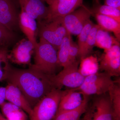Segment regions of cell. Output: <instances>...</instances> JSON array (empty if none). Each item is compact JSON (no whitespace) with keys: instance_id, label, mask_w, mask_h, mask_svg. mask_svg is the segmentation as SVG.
Segmentation results:
<instances>
[{"instance_id":"cell-6","label":"cell","mask_w":120,"mask_h":120,"mask_svg":"<svg viewBox=\"0 0 120 120\" xmlns=\"http://www.w3.org/2000/svg\"><path fill=\"white\" fill-rule=\"evenodd\" d=\"M115 82L108 73L98 72L85 77L82 85L73 89L80 91L87 96L101 95L108 92Z\"/></svg>"},{"instance_id":"cell-11","label":"cell","mask_w":120,"mask_h":120,"mask_svg":"<svg viewBox=\"0 0 120 120\" xmlns=\"http://www.w3.org/2000/svg\"><path fill=\"white\" fill-rule=\"evenodd\" d=\"M19 15L14 0H0V24L14 32L19 28Z\"/></svg>"},{"instance_id":"cell-33","label":"cell","mask_w":120,"mask_h":120,"mask_svg":"<svg viewBox=\"0 0 120 120\" xmlns=\"http://www.w3.org/2000/svg\"><path fill=\"white\" fill-rule=\"evenodd\" d=\"M44 0V1H45V2H46V1H47V0Z\"/></svg>"},{"instance_id":"cell-14","label":"cell","mask_w":120,"mask_h":120,"mask_svg":"<svg viewBox=\"0 0 120 120\" xmlns=\"http://www.w3.org/2000/svg\"><path fill=\"white\" fill-rule=\"evenodd\" d=\"M19 26L20 29L35 49L38 44L36 39L38 35V25L36 20L30 17L21 9L19 15Z\"/></svg>"},{"instance_id":"cell-4","label":"cell","mask_w":120,"mask_h":120,"mask_svg":"<svg viewBox=\"0 0 120 120\" xmlns=\"http://www.w3.org/2000/svg\"><path fill=\"white\" fill-rule=\"evenodd\" d=\"M38 35L53 46L57 51L62 39L68 33L62 18L38 22Z\"/></svg>"},{"instance_id":"cell-2","label":"cell","mask_w":120,"mask_h":120,"mask_svg":"<svg viewBox=\"0 0 120 120\" xmlns=\"http://www.w3.org/2000/svg\"><path fill=\"white\" fill-rule=\"evenodd\" d=\"M34 64L30 66L46 75H54L58 67L57 51L52 45L40 38L34 49Z\"/></svg>"},{"instance_id":"cell-12","label":"cell","mask_w":120,"mask_h":120,"mask_svg":"<svg viewBox=\"0 0 120 120\" xmlns=\"http://www.w3.org/2000/svg\"><path fill=\"white\" fill-rule=\"evenodd\" d=\"M34 48L28 40L22 39L16 43L11 52L8 53L9 61L18 65H30L31 56Z\"/></svg>"},{"instance_id":"cell-13","label":"cell","mask_w":120,"mask_h":120,"mask_svg":"<svg viewBox=\"0 0 120 120\" xmlns=\"http://www.w3.org/2000/svg\"><path fill=\"white\" fill-rule=\"evenodd\" d=\"M21 9L38 22L47 19L49 8L43 0H18Z\"/></svg>"},{"instance_id":"cell-32","label":"cell","mask_w":120,"mask_h":120,"mask_svg":"<svg viewBox=\"0 0 120 120\" xmlns=\"http://www.w3.org/2000/svg\"><path fill=\"white\" fill-rule=\"evenodd\" d=\"M0 120H8L0 112Z\"/></svg>"},{"instance_id":"cell-8","label":"cell","mask_w":120,"mask_h":120,"mask_svg":"<svg viewBox=\"0 0 120 120\" xmlns=\"http://www.w3.org/2000/svg\"><path fill=\"white\" fill-rule=\"evenodd\" d=\"M99 70L112 76L120 75V46L115 45L104 52L99 59Z\"/></svg>"},{"instance_id":"cell-9","label":"cell","mask_w":120,"mask_h":120,"mask_svg":"<svg viewBox=\"0 0 120 120\" xmlns=\"http://www.w3.org/2000/svg\"><path fill=\"white\" fill-rule=\"evenodd\" d=\"M83 0H47L49 14L47 20L62 18L82 6Z\"/></svg>"},{"instance_id":"cell-34","label":"cell","mask_w":120,"mask_h":120,"mask_svg":"<svg viewBox=\"0 0 120 120\" xmlns=\"http://www.w3.org/2000/svg\"></svg>"},{"instance_id":"cell-28","label":"cell","mask_w":120,"mask_h":120,"mask_svg":"<svg viewBox=\"0 0 120 120\" xmlns=\"http://www.w3.org/2000/svg\"><path fill=\"white\" fill-rule=\"evenodd\" d=\"M79 48L78 45L72 39L69 49V59L70 64L77 60V58L79 56Z\"/></svg>"},{"instance_id":"cell-25","label":"cell","mask_w":120,"mask_h":120,"mask_svg":"<svg viewBox=\"0 0 120 120\" xmlns=\"http://www.w3.org/2000/svg\"><path fill=\"white\" fill-rule=\"evenodd\" d=\"M99 27L98 25L94 24L91 28L87 39L83 51L79 57L80 60L89 56L92 52L93 48L95 46L96 35Z\"/></svg>"},{"instance_id":"cell-24","label":"cell","mask_w":120,"mask_h":120,"mask_svg":"<svg viewBox=\"0 0 120 120\" xmlns=\"http://www.w3.org/2000/svg\"><path fill=\"white\" fill-rule=\"evenodd\" d=\"M113 112L112 120H120V87L119 84L115 83L109 92Z\"/></svg>"},{"instance_id":"cell-10","label":"cell","mask_w":120,"mask_h":120,"mask_svg":"<svg viewBox=\"0 0 120 120\" xmlns=\"http://www.w3.org/2000/svg\"><path fill=\"white\" fill-rule=\"evenodd\" d=\"M98 96L94 99L90 107H88L90 120H112V109L109 95L106 93Z\"/></svg>"},{"instance_id":"cell-20","label":"cell","mask_w":120,"mask_h":120,"mask_svg":"<svg viewBox=\"0 0 120 120\" xmlns=\"http://www.w3.org/2000/svg\"><path fill=\"white\" fill-rule=\"evenodd\" d=\"M2 114L8 120H27V116L20 107L5 101L0 105Z\"/></svg>"},{"instance_id":"cell-27","label":"cell","mask_w":120,"mask_h":120,"mask_svg":"<svg viewBox=\"0 0 120 120\" xmlns=\"http://www.w3.org/2000/svg\"><path fill=\"white\" fill-rule=\"evenodd\" d=\"M95 24L90 20L86 25L79 34L78 45L79 48V51L78 57L81 56L85 46L86 41L89 33Z\"/></svg>"},{"instance_id":"cell-1","label":"cell","mask_w":120,"mask_h":120,"mask_svg":"<svg viewBox=\"0 0 120 120\" xmlns=\"http://www.w3.org/2000/svg\"><path fill=\"white\" fill-rule=\"evenodd\" d=\"M5 80L19 89L32 108L55 88L49 75L30 66L28 69H23L13 67L9 63L7 68Z\"/></svg>"},{"instance_id":"cell-15","label":"cell","mask_w":120,"mask_h":120,"mask_svg":"<svg viewBox=\"0 0 120 120\" xmlns=\"http://www.w3.org/2000/svg\"><path fill=\"white\" fill-rule=\"evenodd\" d=\"M86 95L81 91L73 89L66 90L61 99L57 112L76 109L83 102Z\"/></svg>"},{"instance_id":"cell-7","label":"cell","mask_w":120,"mask_h":120,"mask_svg":"<svg viewBox=\"0 0 120 120\" xmlns=\"http://www.w3.org/2000/svg\"><path fill=\"white\" fill-rule=\"evenodd\" d=\"M91 16L90 8L83 5L79 8L62 17L64 25L71 34L78 35Z\"/></svg>"},{"instance_id":"cell-21","label":"cell","mask_w":120,"mask_h":120,"mask_svg":"<svg viewBox=\"0 0 120 120\" xmlns=\"http://www.w3.org/2000/svg\"><path fill=\"white\" fill-rule=\"evenodd\" d=\"M119 44L120 42L116 38L100 27L96 35L95 46L105 50L110 49L114 45Z\"/></svg>"},{"instance_id":"cell-22","label":"cell","mask_w":120,"mask_h":120,"mask_svg":"<svg viewBox=\"0 0 120 120\" xmlns=\"http://www.w3.org/2000/svg\"><path fill=\"white\" fill-rule=\"evenodd\" d=\"M99 64L96 56H89L80 60L79 71L86 77L98 72Z\"/></svg>"},{"instance_id":"cell-26","label":"cell","mask_w":120,"mask_h":120,"mask_svg":"<svg viewBox=\"0 0 120 120\" xmlns=\"http://www.w3.org/2000/svg\"><path fill=\"white\" fill-rule=\"evenodd\" d=\"M15 32L9 30L0 24V47H8L17 39Z\"/></svg>"},{"instance_id":"cell-18","label":"cell","mask_w":120,"mask_h":120,"mask_svg":"<svg viewBox=\"0 0 120 120\" xmlns=\"http://www.w3.org/2000/svg\"><path fill=\"white\" fill-rule=\"evenodd\" d=\"M97 20L98 25L104 30L112 32L115 38L120 41V23L109 16L99 15L95 14L93 15Z\"/></svg>"},{"instance_id":"cell-31","label":"cell","mask_w":120,"mask_h":120,"mask_svg":"<svg viewBox=\"0 0 120 120\" xmlns=\"http://www.w3.org/2000/svg\"><path fill=\"white\" fill-rule=\"evenodd\" d=\"M86 114L84 117L83 120H90V111L87 108L86 112Z\"/></svg>"},{"instance_id":"cell-23","label":"cell","mask_w":120,"mask_h":120,"mask_svg":"<svg viewBox=\"0 0 120 120\" xmlns=\"http://www.w3.org/2000/svg\"><path fill=\"white\" fill-rule=\"evenodd\" d=\"M72 39L71 34L68 32L62 39L57 50V60L60 67L64 68L70 64L69 49Z\"/></svg>"},{"instance_id":"cell-3","label":"cell","mask_w":120,"mask_h":120,"mask_svg":"<svg viewBox=\"0 0 120 120\" xmlns=\"http://www.w3.org/2000/svg\"><path fill=\"white\" fill-rule=\"evenodd\" d=\"M54 88L32 108L30 120H52L55 116L61 99L66 92Z\"/></svg>"},{"instance_id":"cell-19","label":"cell","mask_w":120,"mask_h":120,"mask_svg":"<svg viewBox=\"0 0 120 120\" xmlns=\"http://www.w3.org/2000/svg\"><path fill=\"white\" fill-rule=\"evenodd\" d=\"M91 15L99 14L113 18L120 23V10L114 7L102 5L100 0H93L92 8H90Z\"/></svg>"},{"instance_id":"cell-16","label":"cell","mask_w":120,"mask_h":120,"mask_svg":"<svg viewBox=\"0 0 120 120\" xmlns=\"http://www.w3.org/2000/svg\"><path fill=\"white\" fill-rule=\"evenodd\" d=\"M5 100L22 109L30 116L32 112V107L25 96L16 86L8 83L5 87Z\"/></svg>"},{"instance_id":"cell-29","label":"cell","mask_w":120,"mask_h":120,"mask_svg":"<svg viewBox=\"0 0 120 120\" xmlns=\"http://www.w3.org/2000/svg\"><path fill=\"white\" fill-rule=\"evenodd\" d=\"M105 4L120 10V0H104Z\"/></svg>"},{"instance_id":"cell-17","label":"cell","mask_w":120,"mask_h":120,"mask_svg":"<svg viewBox=\"0 0 120 120\" xmlns=\"http://www.w3.org/2000/svg\"><path fill=\"white\" fill-rule=\"evenodd\" d=\"M88 96L86 95L83 102L79 107L71 110L57 112L52 120H79L88 107Z\"/></svg>"},{"instance_id":"cell-5","label":"cell","mask_w":120,"mask_h":120,"mask_svg":"<svg viewBox=\"0 0 120 120\" xmlns=\"http://www.w3.org/2000/svg\"><path fill=\"white\" fill-rule=\"evenodd\" d=\"M79 60L71 63L64 68L57 75H49L50 79L55 88L61 89L65 86L75 89L83 83L85 77L79 71Z\"/></svg>"},{"instance_id":"cell-35","label":"cell","mask_w":120,"mask_h":120,"mask_svg":"<svg viewBox=\"0 0 120 120\" xmlns=\"http://www.w3.org/2000/svg\"></svg>"},{"instance_id":"cell-30","label":"cell","mask_w":120,"mask_h":120,"mask_svg":"<svg viewBox=\"0 0 120 120\" xmlns=\"http://www.w3.org/2000/svg\"><path fill=\"white\" fill-rule=\"evenodd\" d=\"M5 100V87L0 86V105Z\"/></svg>"}]
</instances>
